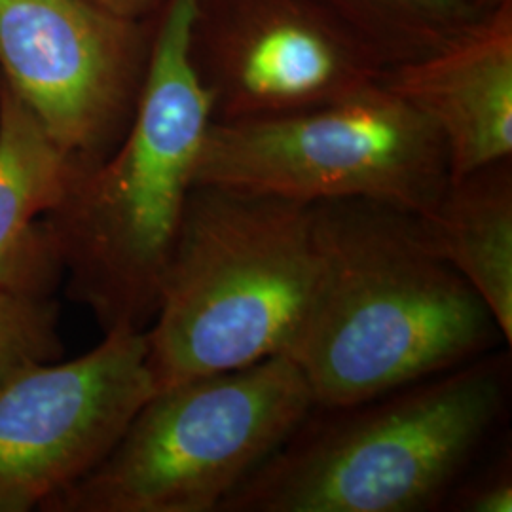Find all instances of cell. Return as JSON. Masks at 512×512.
<instances>
[{
  "instance_id": "6da1fadb",
  "label": "cell",
  "mask_w": 512,
  "mask_h": 512,
  "mask_svg": "<svg viewBox=\"0 0 512 512\" xmlns=\"http://www.w3.org/2000/svg\"><path fill=\"white\" fill-rule=\"evenodd\" d=\"M311 205L319 275L287 357L317 406L361 403L505 344L418 215L372 200Z\"/></svg>"
},
{
  "instance_id": "7a4b0ae2",
  "label": "cell",
  "mask_w": 512,
  "mask_h": 512,
  "mask_svg": "<svg viewBox=\"0 0 512 512\" xmlns=\"http://www.w3.org/2000/svg\"><path fill=\"white\" fill-rule=\"evenodd\" d=\"M190 14L192 0L165 4L124 139L44 217L69 298L105 334L150 327L213 122L188 54Z\"/></svg>"
},
{
  "instance_id": "3957f363",
  "label": "cell",
  "mask_w": 512,
  "mask_h": 512,
  "mask_svg": "<svg viewBox=\"0 0 512 512\" xmlns=\"http://www.w3.org/2000/svg\"><path fill=\"white\" fill-rule=\"evenodd\" d=\"M509 401L488 353L384 395L313 406L220 512H420L444 507Z\"/></svg>"
},
{
  "instance_id": "277c9868",
  "label": "cell",
  "mask_w": 512,
  "mask_h": 512,
  "mask_svg": "<svg viewBox=\"0 0 512 512\" xmlns=\"http://www.w3.org/2000/svg\"><path fill=\"white\" fill-rule=\"evenodd\" d=\"M317 275L311 203L194 184L145 330L154 389L287 355Z\"/></svg>"
},
{
  "instance_id": "5b68a950",
  "label": "cell",
  "mask_w": 512,
  "mask_h": 512,
  "mask_svg": "<svg viewBox=\"0 0 512 512\" xmlns=\"http://www.w3.org/2000/svg\"><path fill=\"white\" fill-rule=\"evenodd\" d=\"M313 406L287 355L165 387L109 456L42 511L220 512Z\"/></svg>"
},
{
  "instance_id": "8992f818",
  "label": "cell",
  "mask_w": 512,
  "mask_h": 512,
  "mask_svg": "<svg viewBox=\"0 0 512 512\" xmlns=\"http://www.w3.org/2000/svg\"><path fill=\"white\" fill-rule=\"evenodd\" d=\"M450 183L437 128L378 80L293 114L211 122L194 184L294 202L372 200L429 217Z\"/></svg>"
},
{
  "instance_id": "52a82bcc",
  "label": "cell",
  "mask_w": 512,
  "mask_h": 512,
  "mask_svg": "<svg viewBox=\"0 0 512 512\" xmlns=\"http://www.w3.org/2000/svg\"><path fill=\"white\" fill-rule=\"evenodd\" d=\"M154 29L93 0H0V80L92 169L128 131Z\"/></svg>"
},
{
  "instance_id": "ba28073f",
  "label": "cell",
  "mask_w": 512,
  "mask_h": 512,
  "mask_svg": "<svg viewBox=\"0 0 512 512\" xmlns=\"http://www.w3.org/2000/svg\"><path fill=\"white\" fill-rule=\"evenodd\" d=\"M188 54L215 122L315 109L384 74L319 0H192Z\"/></svg>"
},
{
  "instance_id": "9c48e42d",
  "label": "cell",
  "mask_w": 512,
  "mask_h": 512,
  "mask_svg": "<svg viewBox=\"0 0 512 512\" xmlns=\"http://www.w3.org/2000/svg\"><path fill=\"white\" fill-rule=\"evenodd\" d=\"M147 351L145 330H110L0 385V512L44 509L109 456L156 391Z\"/></svg>"
},
{
  "instance_id": "30bf717a",
  "label": "cell",
  "mask_w": 512,
  "mask_h": 512,
  "mask_svg": "<svg viewBox=\"0 0 512 512\" xmlns=\"http://www.w3.org/2000/svg\"><path fill=\"white\" fill-rule=\"evenodd\" d=\"M380 82L437 128L450 179L512 158V2Z\"/></svg>"
},
{
  "instance_id": "8fae6325",
  "label": "cell",
  "mask_w": 512,
  "mask_h": 512,
  "mask_svg": "<svg viewBox=\"0 0 512 512\" xmlns=\"http://www.w3.org/2000/svg\"><path fill=\"white\" fill-rule=\"evenodd\" d=\"M84 171L0 80V293L52 296L63 281L44 217Z\"/></svg>"
},
{
  "instance_id": "7c38bea8",
  "label": "cell",
  "mask_w": 512,
  "mask_h": 512,
  "mask_svg": "<svg viewBox=\"0 0 512 512\" xmlns=\"http://www.w3.org/2000/svg\"><path fill=\"white\" fill-rule=\"evenodd\" d=\"M512 158L450 179L435 211L421 219L439 253L494 315L512 342Z\"/></svg>"
},
{
  "instance_id": "4fadbf2b",
  "label": "cell",
  "mask_w": 512,
  "mask_h": 512,
  "mask_svg": "<svg viewBox=\"0 0 512 512\" xmlns=\"http://www.w3.org/2000/svg\"><path fill=\"white\" fill-rule=\"evenodd\" d=\"M378 57L384 71L433 54L473 21L456 0H319Z\"/></svg>"
},
{
  "instance_id": "5bb4252c",
  "label": "cell",
  "mask_w": 512,
  "mask_h": 512,
  "mask_svg": "<svg viewBox=\"0 0 512 512\" xmlns=\"http://www.w3.org/2000/svg\"><path fill=\"white\" fill-rule=\"evenodd\" d=\"M59 306L52 296L0 293V385L27 366L59 361Z\"/></svg>"
},
{
  "instance_id": "9a60e30c",
  "label": "cell",
  "mask_w": 512,
  "mask_h": 512,
  "mask_svg": "<svg viewBox=\"0 0 512 512\" xmlns=\"http://www.w3.org/2000/svg\"><path fill=\"white\" fill-rule=\"evenodd\" d=\"M444 505H452V511L511 512V456H501L478 475L465 473Z\"/></svg>"
},
{
  "instance_id": "2e32d148",
  "label": "cell",
  "mask_w": 512,
  "mask_h": 512,
  "mask_svg": "<svg viewBox=\"0 0 512 512\" xmlns=\"http://www.w3.org/2000/svg\"><path fill=\"white\" fill-rule=\"evenodd\" d=\"M101 8L109 10L114 16L129 21H148L152 16H160L169 0H93Z\"/></svg>"
},
{
  "instance_id": "e0dca14e",
  "label": "cell",
  "mask_w": 512,
  "mask_h": 512,
  "mask_svg": "<svg viewBox=\"0 0 512 512\" xmlns=\"http://www.w3.org/2000/svg\"><path fill=\"white\" fill-rule=\"evenodd\" d=\"M461 8H465L473 18H480L484 14H490L497 8L509 4L512 0H456Z\"/></svg>"
}]
</instances>
